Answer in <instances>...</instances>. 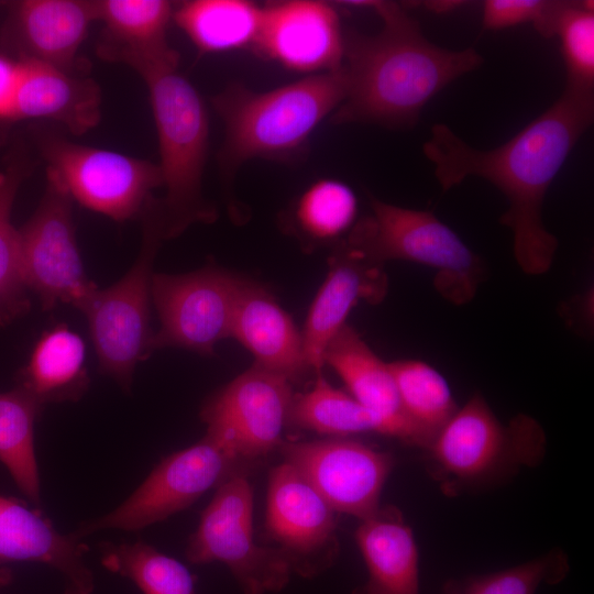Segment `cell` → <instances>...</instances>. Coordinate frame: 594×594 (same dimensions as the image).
Segmentation results:
<instances>
[{"mask_svg":"<svg viewBox=\"0 0 594 594\" xmlns=\"http://www.w3.org/2000/svg\"><path fill=\"white\" fill-rule=\"evenodd\" d=\"M186 558L196 564H224L243 594L279 592L293 574L278 549L255 540L253 492L243 473L217 486L189 538Z\"/></svg>","mask_w":594,"mask_h":594,"instance_id":"cell-7","label":"cell"},{"mask_svg":"<svg viewBox=\"0 0 594 594\" xmlns=\"http://www.w3.org/2000/svg\"><path fill=\"white\" fill-rule=\"evenodd\" d=\"M19 62L0 55V119L14 120Z\"/></svg>","mask_w":594,"mask_h":594,"instance_id":"cell-36","label":"cell"},{"mask_svg":"<svg viewBox=\"0 0 594 594\" xmlns=\"http://www.w3.org/2000/svg\"><path fill=\"white\" fill-rule=\"evenodd\" d=\"M388 365L403 411L428 448L458 409L451 389L444 377L424 361L398 360Z\"/></svg>","mask_w":594,"mask_h":594,"instance_id":"cell-29","label":"cell"},{"mask_svg":"<svg viewBox=\"0 0 594 594\" xmlns=\"http://www.w3.org/2000/svg\"><path fill=\"white\" fill-rule=\"evenodd\" d=\"M97 21L105 25L100 55L134 70L175 53L166 40L174 6L165 0H100Z\"/></svg>","mask_w":594,"mask_h":594,"instance_id":"cell-24","label":"cell"},{"mask_svg":"<svg viewBox=\"0 0 594 594\" xmlns=\"http://www.w3.org/2000/svg\"><path fill=\"white\" fill-rule=\"evenodd\" d=\"M593 118V89L565 85L550 108L498 147L474 148L438 123L422 151L443 190L479 176L506 196L509 207L501 223L513 232L516 262L526 274L540 275L551 267L558 249L542 221L546 193Z\"/></svg>","mask_w":594,"mask_h":594,"instance_id":"cell-1","label":"cell"},{"mask_svg":"<svg viewBox=\"0 0 594 594\" xmlns=\"http://www.w3.org/2000/svg\"><path fill=\"white\" fill-rule=\"evenodd\" d=\"M565 562L558 554H549L532 561L476 576L448 590V594H535L546 582H556L564 574Z\"/></svg>","mask_w":594,"mask_h":594,"instance_id":"cell-33","label":"cell"},{"mask_svg":"<svg viewBox=\"0 0 594 594\" xmlns=\"http://www.w3.org/2000/svg\"><path fill=\"white\" fill-rule=\"evenodd\" d=\"M563 4L564 1L486 0L483 6V28L496 31L532 23L542 36L552 37L554 23Z\"/></svg>","mask_w":594,"mask_h":594,"instance_id":"cell-35","label":"cell"},{"mask_svg":"<svg viewBox=\"0 0 594 594\" xmlns=\"http://www.w3.org/2000/svg\"><path fill=\"white\" fill-rule=\"evenodd\" d=\"M142 215L144 240L136 262L117 283L94 288L77 306L88 320L101 371L125 389L131 386L136 364L152 352V266L165 239L156 200L151 198Z\"/></svg>","mask_w":594,"mask_h":594,"instance_id":"cell-6","label":"cell"},{"mask_svg":"<svg viewBox=\"0 0 594 594\" xmlns=\"http://www.w3.org/2000/svg\"><path fill=\"white\" fill-rule=\"evenodd\" d=\"M345 95L342 67L262 92L230 85L212 100L224 124L222 172L233 175L252 158L283 160L298 153Z\"/></svg>","mask_w":594,"mask_h":594,"instance_id":"cell-3","label":"cell"},{"mask_svg":"<svg viewBox=\"0 0 594 594\" xmlns=\"http://www.w3.org/2000/svg\"><path fill=\"white\" fill-rule=\"evenodd\" d=\"M372 213L343 241L373 262L408 261L437 271L436 289L455 305L469 302L483 279V263L432 212L371 199Z\"/></svg>","mask_w":594,"mask_h":594,"instance_id":"cell-5","label":"cell"},{"mask_svg":"<svg viewBox=\"0 0 594 594\" xmlns=\"http://www.w3.org/2000/svg\"><path fill=\"white\" fill-rule=\"evenodd\" d=\"M65 594H78L70 585L67 586Z\"/></svg>","mask_w":594,"mask_h":594,"instance_id":"cell-38","label":"cell"},{"mask_svg":"<svg viewBox=\"0 0 594 594\" xmlns=\"http://www.w3.org/2000/svg\"><path fill=\"white\" fill-rule=\"evenodd\" d=\"M355 540L367 570L359 594H419L416 541L396 507H380L360 520Z\"/></svg>","mask_w":594,"mask_h":594,"instance_id":"cell-23","label":"cell"},{"mask_svg":"<svg viewBox=\"0 0 594 594\" xmlns=\"http://www.w3.org/2000/svg\"><path fill=\"white\" fill-rule=\"evenodd\" d=\"M97 21L96 1L26 0L14 12L20 59H33L73 72L77 52L90 24Z\"/></svg>","mask_w":594,"mask_h":594,"instance_id":"cell-22","label":"cell"},{"mask_svg":"<svg viewBox=\"0 0 594 594\" xmlns=\"http://www.w3.org/2000/svg\"><path fill=\"white\" fill-rule=\"evenodd\" d=\"M230 338L253 354L255 365L292 384L311 373L305 360L301 333L290 316L261 285L242 279Z\"/></svg>","mask_w":594,"mask_h":594,"instance_id":"cell-18","label":"cell"},{"mask_svg":"<svg viewBox=\"0 0 594 594\" xmlns=\"http://www.w3.org/2000/svg\"><path fill=\"white\" fill-rule=\"evenodd\" d=\"M561 42L566 85L593 89L594 13L591 1H564L554 23L553 36Z\"/></svg>","mask_w":594,"mask_h":594,"instance_id":"cell-32","label":"cell"},{"mask_svg":"<svg viewBox=\"0 0 594 594\" xmlns=\"http://www.w3.org/2000/svg\"><path fill=\"white\" fill-rule=\"evenodd\" d=\"M52 173L73 199L113 220L142 213L162 186L158 164L122 153L74 143L53 133L40 139Z\"/></svg>","mask_w":594,"mask_h":594,"instance_id":"cell-10","label":"cell"},{"mask_svg":"<svg viewBox=\"0 0 594 594\" xmlns=\"http://www.w3.org/2000/svg\"><path fill=\"white\" fill-rule=\"evenodd\" d=\"M23 173L21 164H13L0 176V302L15 297L24 287L19 230L11 222L12 206Z\"/></svg>","mask_w":594,"mask_h":594,"instance_id":"cell-34","label":"cell"},{"mask_svg":"<svg viewBox=\"0 0 594 594\" xmlns=\"http://www.w3.org/2000/svg\"><path fill=\"white\" fill-rule=\"evenodd\" d=\"M241 282L217 267L153 274L151 297L161 323L152 351L174 346L211 354L219 341L230 338Z\"/></svg>","mask_w":594,"mask_h":594,"instance_id":"cell-11","label":"cell"},{"mask_svg":"<svg viewBox=\"0 0 594 594\" xmlns=\"http://www.w3.org/2000/svg\"><path fill=\"white\" fill-rule=\"evenodd\" d=\"M358 201L343 182L321 178L298 198L294 210L297 231L315 243L331 242L350 230Z\"/></svg>","mask_w":594,"mask_h":594,"instance_id":"cell-31","label":"cell"},{"mask_svg":"<svg viewBox=\"0 0 594 594\" xmlns=\"http://www.w3.org/2000/svg\"><path fill=\"white\" fill-rule=\"evenodd\" d=\"M287 424L330 437L375 432L398 439L391 422L332 386L321 373L310 388L294 393Z\"/></svg>","mask_w":594,"mask_h":594,"instance_id":"cell-26","label":"cell"},{"mask_svg":"<svg viewBox=\"0 0 594 594\" xmlns=\"http://www.w3.org/2000/svg\"><path fill=\"white\" fill-rule=\"evenodd\" d=\"M176 24L201 53L254 46L262 7L246 0H193L177 6Z\"/></svg>","mask_w":594,"mask_h":594,"instance_id":"cell-27","label":"cell"},{"mask_svg":"<svg viewBox=\"0 0 594 594\" xmlns=\"http://www.w3.org/2000/svg\"><path fill=\"white\" fill-rule=\"evenodd\" d=\"M14 120L45 119L82 134L100 120L101 92L90 78L33 59H19Z\"/></svg>","mask_w":594,"mask_h":594,"instance_id":"cell-19","label":"cell"},{"mask_svg":"<svg viewBox=\"0 0 594 594\" xmlns=\"http://www.w3.org/2000/svg\"><path fill=\"white\" fill-rule=\"evenodd\" d=\"M254 466L209 435L158 463L127 501L107 515L85 522L74 534L81 538L105 530H139L180 512L204 493Z\"/></svg>","mask_w":594,"mask_h":594,"instance_id":"cell-8","label":"cell"},{"mask_svg":"<svg viewBox=\"0 0 594 594\" xmlns=\"http://www.w3.org/2000/svg\"><path fill=\"white\" fill-rule=\"evenodd\" d=\"M387 293L383 264L346 245H338L329 260L328 275L309 309L301 333L305 360L311 373H321L327 345L345 324L354 306L377 304Z\"/></svg>","mask_w":594,"mask_h":594,"instance_id":"cell-17","label":"cell"},{"mask_svg":"<svg viewBox=\"0 0 594 594\" xmlns=\"http://www.w3.org/2000/svg\"><path fill=\"white\" fill-rule=\"evenodd\" d=\"M177 67L178 56L136 70L148 89L157 131L165 196L156 201L165 239L216 217L202 196L209 141L206 108Z\"/></svg>","mask_w":594,"mask_h":594,"instance_id":"cell-4","label":"cell"},{"mask_svg":"<svg viewBox=\"0 0 594 594\" xmlns=\"http://www.w3.org/2000/svg\"><path fill=\"white\" fill-rule=\"evenodd\" d=\"M348 3L373 8L384 25L376 35L344 37L346 95L332 117L336 123L413 127L433 96L483 62L473 48L451 51L429 42L398 4Z\"/></svg>","mask_w":594,"mask_h":594,"instance_id":"cell-2","label":"cell"},{"mask_svg":"<svg viewBox=\"0 0 594 594\" xmlns=\"http://www.w3.org/2000/svg\"><path fill=\"white\" fill-rule=\"evenodd\" d=\"M86 547L75 535L66 536L37 512L0 495V565L9 562L45 563L68 580L78 594H90L94 576L85 563ZM8 571L0 566V572Z\"/></svg>","mask_w":594,"mask_h":594,"instance_id":"cell-20","label":"cell"},{"mask_svg":"<svg viewBox=\"0 0 594 594\" xmlns=\"http://www.w3.org/2000/svg\"><path fill=\"white\" fill-rule=\"evenodd\" d=\"M360 404L391 422L398 439L425 448L418 431L406 418L388 363L382 361L349 324L330 340L323 355Z\"/></svg>","mask_w":594,"mask_h":594,"instance_id":"cell-21","label":"cell"},{"mask_svg":"<svg viewBox=\"0 0 594 594\" xmlns=\"http://www.w3.org/2000/svg\"><path fill=\"white\" fill-rule=\"evenodd\" d=\"M427 4L430 9L440 12V11H450L459 6L458 1H432Z\"/></svg>","mask_w":594,"mask_h":594,"instance_id":"cell-37","label":"cell"},{"mask_svg":"<svg viewBox=\"0 0 594 594\" xmlns=\"http://www.w3.org/2000/svg\"><path fill=\"white\" fill-rule=\"evenodd\" d=\"M101 561L108 570L131 579L144 594H195L187 568L145 542L109 543Z\"/></svg>","mask_w":594,"mask_h":594,"instance_id":"cell-30","label":"cell"},{"mask_svg":"<svg viewBox=\"0 0 594 594\" xmlns=\"http://www.w3.org/2000/svg\"><path fill=\"white\" fill-rule=\"evenodd\" d=\"M543 443L539 425L518 416L504 426L481 395H474L428 446L437 471L451 482L472 483L536 460Z\"/></svg>","mask_w":594,"mask_h":594,"instance_id":"cell-9","label":"cell"},{"mask_svg":"<svg viewBox=\"0 0 594 594\" xmlns=\"http://www.w3.org/2000/svg\"><path fill=\"white\" fill-rule=\"evenodd\" d=\"M283 67L308 75L341 67L344 36L332 6L314 0L271 2L253 46Z\"/></svg>","mask_w":594,"mask_h":594,"instance_id":"cell-16","label":"cell"},{"mask_svg":"<svg viewBox=\"0 0 594 594\" xmlns=\"http://www.w3.org/2000/svg\"><path fill=\"white\" fill-rule=\"evenodd\" d=\"M72 201L61 182L47 172L44 196L34 215L19 230L23 285L37 294L46 310L57 302L77 307L97 287L84 271Z\"/></svg>","mask_w":594,"mask_h":594,"instance_id":"cell-12","label":"cell"},{"mask_svg":"<svg viewBox=\"0 0 594 594\" xmlns=\"http://www.w3.org/2000/svg\"><path fill=\"white\" fill-rule=\"evenodd\" d=\"M82 339L66 326L45 332L37 341L19 386L42 405L78 399L88 386Z\"/></svg>","mask_w":594,"mask_h":594,"instance_id":"cell-25","label":"cell"},{"mask_svg":"<svg viewBox=\"0 0 594 594\" xmlns=\"http://www.w3.org/2000/svg\"><path fill=\"white\" fill-rule=\"evenodd\" d=\"M277 450L336 513L363 520L381 507V494L394 466L389 453L346 437L283 440Z\"/></svg>","mask_w":594,"mask_h":594,"instance_id":"cell-14","label":"cell"},{"mask_svg":"<svg viewBox=\"0 0 594 594\" xmlns=\"http://www.w3.org/2000/svg\"><path fill=\"white\" fill-rule=\"evenodd\" d=\"M6 583H7V581H6V580H3V579H0V587H2V586H3L4 584H6Z\"/></svg>","mask_w":594,"mask_h":594,"instance_id":"cell-39","label":"cell"},{"mask_svg":"<svg viewBox=\"0 0 594 594\" xmlns=\"http://www.w3.org/2000/svg\"><path fill=\"white\" fill-rule=\"evenodd\" d=\"M336 514L288 463L271 471L265 531L293 573L312 579L333 565L340 551Z\"/></svg>","mask_w":594,"mask_h":594,"instance_id":"cell-15","label":"cell"},{"mask_svg":"<svg viewBox=\"0 0 594 594\" xmlns=\"http://www.w3.org/2000/svg\"><path fill=\"white\" fill-rule=\"evenodd\" d=\"M293 395L289 381L253 364L204 404L206 433L255 465L282 443Z\"/></svg>","mask_w":594,"mask_h":594,"instance_id":"cell-13","label":"cell"},{"mask_svg":"<svg viewBox=\"0 0 594 594\" xmlns=\"http://www.w3.org/2000/svg\"><path fill=\"white\" fill-rule=\"evenodd\" d=\"M43 405L18 386L0 393V462L20 491L40 504L41 487L34 453V422Z\"/></svg>","mask_w":594,"mask_h":594,"instance_id":"cell-28","label":"cell"}]
</instances>
